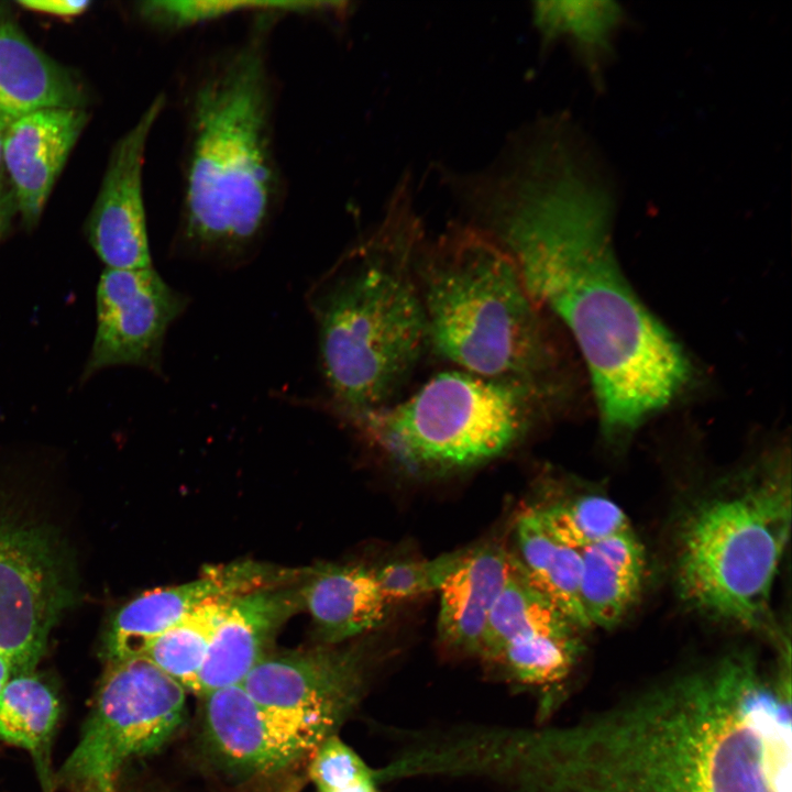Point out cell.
<instances>
[{
  "mask_svg": "<svg viewBox=\"0 0 792 792\" xmlns=\"http://www.w3.org/2000/svg\"><path fill=\"white\" fill-rule=\"evenodd\" d=\"M791 669L733 652L565 726L498 729L510 792H791Z\"/></svg>",
  "mask_w": 792,
  "mask_h": 792,
  "instance_id": "cell-1",
  "label": "cell"
},
{
  "mask_svg": "<svg viewBox=\"0 0 792 792\" xmlns=\"http://www.w3.org/2000/svg\"><path fill=\"white\" fill-rule=\"evenodd\" d=\"M548 185L502 206L487 230L515 262L535 304L557 317L586 364L601 430L629 439L689 386L693 367L617 263L605 202Z\"/></svg>",
  "mask_w": 792,
  "mask_h": 792,
  "instance_id": "cell-2",
  "label": "cell"
},
{
  "mask_svg": "<svg viewBox=\"0 0 792 792\" xmlns=\"http://www.w3.org/2000/svg\"><path fill=\"white\" fill-rule=\"evenodd\" d=\"M285 14L256 13L246 36L205 62L186 88L177 255L244 262L278 209L282 177L267 42L275 20Z\"/></svg>",
  "mask_w": 792,
  "mask_h": 792,
  "instance_id": "cell-3",
  "label": "cell"
},
{
  "mask_svg": "<svg viewBox=\"0 0 792 792\" xmlns=\"http://www.w3.org/2000/svg\"><path fill=\"white\" fill-rule=\"evenodd\" d=\"M420 238L405 183L381 226L307 292L330 406L346 421L391 404L428 348Z\"/></svg>",
  "mask_w": 792,
  "mask_h": 792,
  "instance_id": "cell-4",
  "label": "cell"
},
{
  "mask_svg": "<svg viewBox=\"0 0 792 792\" xmlns=\"http://www.w3.org/2000/svg\"><path fill=\"white\" fill-rule=\"evenodd\" d=\"M789 454L777 450L722 480L679 524L674 574L680 597L702 615L791 651L771 610L773 582L790 539Z\"/></svg>",
  "mask_w": 792,
  "mask_h": 792,
  "instance_id": "cell-5",
  "label": "cell"
},
{
  "mask_svg": "<svg viewBox=\"0 0 792 792\" xmlns=\"http://www.w3.org/2000/svg\"><path fill=\"white\" fill-rule=\"evenodd\" d=\"M416 270L428 348L459 370L559 394L542 310L490 232L450 229L421 246Z\"/></svg>",
  "mask_w": 792,
  "mask_h": 792,
  "instance_id": "cell-6",
  "label": "cell"
},
{
  "mask_svg": "<svg viewBox=\"0 0 792 792\" xmlns=\"http://www.w3.org/2000/svg\"><path fill=\"white\" fill-rule=\"evenodd\" d=\"M558 396L455 369L437 374L403 402L349 422L413 472H449L504 454Z\"/></svg>",
  "mask_w": 792,
  "mask_h": 792,
  "instance_id": "cell-7",
  "label": "cell"
},
{
  "mask_svg": "<svg viewBox=\"0 0 792 792\" xmlns=\"http://www.w3.org/2000/svg\"><path fill=\"white\" fill-rule=\"evenodd\" d=\"M34 493L0 480V656L12 675L33 672L78 590L70 538Z\"/></svg>",
  "mask_w": 792,
  "mask_h": 792,
  "instance_id": "cell-8",
  "label": "cell"
},
{
  "mask_svg": "<svg viewBox=\"0 0 792 792\" xmlns=\"http://www.w3.org/2000/svg\"><path fill=\"white\" fill-rule=\"evenodd\" d=\"M185 691L144 658L109 662L57 783L66 792H118L125 765L158 750L183 724Z\"/></svg>",
  "mask_w": 792,
  "mask_h": 792,
  "instance_id": "cell-9",
  "label": "cell"
},
{
  "mask_svg": "<svg viewBox=\"0 0 792 792\" xmlns=\"http://www.w3.org/2000/svg\"><path fill=\"white\" fill-rule=\"evenodd\" d=\"M187 304L153 267L106 268L97 287L96 333L81 378L114 365L161 373L166 332Z\"/></svg>",
  "mask_w": 792,
  "mask_h": 792,
  "instance_id": "cell-10",
  "label": "cell"
},
{
  "mask_svg": "<svg viewBox=\"0 0 792 792\" xmlns=\"http://www.w3.org/2000/svg\"><path fill=\"white\" fill-rule=\"evenodd\" d=\"M240 685L262 707L336 734L361 698L364 661L332 645L267 654Z\"/></svg>",
  "mask_w": 792,
  "mask_h": 792,
  "instance_id": "cell-11",
  "label": "cell"
},
{
  "mask_svg": "<svg viewBox=\"0 0 792 792\" xmlns=\"http://www.w3.org/2000/svg\"><path fill=\"white\" fill-rule=\"evenodd\" d=\"M204 728L213 752L248 773L280 771L314 750L331 734L326 728L267 710L240 684L202 696Z\"/></svg>",
  "mask_w": 792,
  "mask_h": 792,
  "instance_id": "cell-12",
  "label": "cell"
},
{
  "mask_svg": "<svg viewBox=\"0 0 792 792\" xmlns=\"http://www.w3.org/2000/svg\"><path fill=\"white\" fill-rule=\"evenodd\" d=\"M165 101L157 95L114 145L89 216L88 240L107 268L152 267L142 178L147 139Z\"/></svg>",
  "mask_w": 792,
  "mask_h": 792,
  "instance_id": "cell-13",
  "label": "cell"
},
{
  "mask_svg": "<svg viewBox=\"0 0 792 792\" xmlns=\"http://www.w3.org/2000/svg\"><path fill=\"white\" fill-rule=\"evenodd\" d=\"M297 572L255 562L210 566L199 579L143 593L111 618L105 637L109 662L141 658L150 644L208 600L287 585Z\"/></svg>",
  "mask_w": 792,
  "mask_h": 792,
  "instance_id": "cell-14",
  "label": "cell"
},
{
  "mask_svg": "<svg viewBox=\"0 0 792 792\" xmlns=\"http://www.w3.org/2000/svg\"><path fill=\"white\" fill-rule=\"evenodd\" d=\"M301 607L298 584L263 587L235 596L212 638L194 693L204 696L240 684L267 656L282 625Z\"/></svg>",
  "mask_w": 792,
  "mask_h": 792,
  "instance_id": "cell-15",
  "label": "cell"
},
{
  "mask_svg": "<svg viewBox=\"0 0 792 792\" xmlns=\"http://www.w3.org/2000/svg\"><path fill=\"white\" fill-rule=\"evenodd\" d=\"M86 121L80 108H46L24 114L7 128L3 165L26 224L38 220Z\"/></svg>",
  "mask_w": 792,
  "mask_h": 792,
  "instance_id": "cell-16",
  "label": "cell"
},
{
  "mask_svg": "<svg viewBox=\"0 0 792 792\" xmlns=\"http://www.w3.org/2000/svg\"><path fill=\"white\" fill-rule=\"evenodd\" d=\"M302 607L312 618L317 636L336 645L378 627L389 601L375 569L361 564H318L302 572L298 583Z\"/></svg>",
  "mask_w": 792,
  "mask_h": 792,
  "instance_id": "cell-17",
  "label": "cell"
},
{
  "mask_svg": "<svg viewBox=\"0 0 792 792\" xmlns=\"http://www.w3.org/2000/svg\"><path fill=\"white\" fill-rule=\"evenodd\" d=\"M513 565L502 547L471 550L439 590L438 634L452 651L480 657L491 610Z\"/></svg>",
  "mask_w": 792,
  "mask_h": 792,
  "instance_id": "cell-18",
  "label": "cell"
},
{
  "mask_svg": "<svg viewBox=\"0 0 792 792\" xmlns=\"http://www.w3.org/2000/svg\"><path fill=\"white\" fill-rule=\"evenodd\" d=\"M69 72L41 52L0 10V113L13 121L46 108H80Z\"/></svg>",
  "mask_w": 792,
  "mask_h": 792,
  "instance_id": "cell-19",
  "label": "cell"
},
{
  "mask_svg": "<svg viewBox=\"0 0 792 792\" xmlns=\"http://www.w3.org/2000/svg\"><path fill=\"white\" fill-rule=\"evenodd\" d=\"M581 558V598L590 625L613 628L639 598L645 548L630 528L584 548Z\"/></svg>",
  "mask_w": 792,
  "mask_h": 792,
  "instance_id": "cell-20",
  "label": "cell"
},
{
  "mask_svg": "<svg viewBox=\"0 0 792 792\" xmlns=\"http://www.w3.org/2000/svg\"><path fill=\"white\" fill-rule=\"evenodd\" d=\"M518 559L528 581L580 630L591 628L581 598V551L563 544L546 528L537 508L517 521Z\"/></svg>",
  "mask_w": 792,
  "mask_h": 792,
  "instance_id": "cell-21",
  "label": "cell"
},
{
  "mask_svg": "<svg viewBox=\"0 0 792 792\" xmlns=\"http://www.w3.org/2000/svg\"><path fill=\"white\" fill-rule=\"evenodd\" d=\"M582 632L527 579L513 556L510 574L491 610L480 658L490 663L508 644Z\"/></svg>",
  "mask_w": 792,
  "mask_h": 792,
  "instance_id": "cell-22",
  "label": "cell"
},
{
  "mask_svg": "<svg viewBox=\"0 0 792 792\" xmlns=\"http://www.w3.org/2000/svg\"><path fill=\"white\" fill-rule=\"evenodd\" d=\"M235 596L206 601L157 636L141 658L152 662L185 690L195 692L212 638Z\"/></svg>",
  "mask_w": 792,
  "mask_h": 792,
  "instance_id": "cell-23",
  "label": "cell"
},
{
  "mask_svg": "<svg viewBox=\"0 0 792 792\" xmlns=\"http://www.w3.org/2000/svg\"><path fill=\"white\" fill-rule=\"evenodd\" d=\"M58 700L33 672L11 675L0 692V739L36 750L52 734Z\"/></svg>",
  "mask_w": 792,
  "mask_h": 792,
  "instance_id": "cell-24",
  "label": "cell"
},
{
  "mask_svg": "<svg viewBox=\"0 0 792 792\" xmlns=\"http://www.w3.org/2000/svg\"><path fill=\"white\" fill-rule=\"evenodd\" d=\"M535 18L547 43L569 34L593 72L597 56L608 50L622 11L606 1H541L536 3Z\"/></svg>",
  "mask_w": 792,
  "mask_h": 792,
  "instance_id": "cell-25",
  "label": "cell"
},
{
  "mask_svg": "<svg viewBox=\"0 0 792 792\" xmlns=\"http://www.w3.org/2000/svg\"><path fill=\"white\" fill-rule=\"evenodd\" d=\"M537 512L557 540L580 551L632 528L626 513L615 502L601 495L581 496L537 508Z\"/></svg>",
  "mask_w": 792,
  "mask_h": 792,
  "instance_id": "cell-26",
  "label": "cell"
},
{
  "mask_svg": "<svg viewBox=\"0 0 792 792\" xmlns=\"http://www.w3.org/2000/svg\"><path fill=\"white\" fill-rule=\"evenodd\" d=\"M316 1L260 0H150L139 3L140 16L156 30L176 33L241 13L279 9L288 13H314Z\"/></svg>",
  "mask_w": 792,
  "mask_h": 792,
  "instance_id": "cell-27",
  "label": "cell"
},
{
  "mask_svg": "<svg viewBox=\"0 0 792 792\" xmlns=\"http://www.w3.org/2000/svg\"><path fill=\"white\" fill-rule=\"evenodd\" d=\"M311 756L309 773L318 792H381L376 769L337 734L324 739Z\"/></svg>",
  "mask_w": 792,
  "mask_h": 792,
  "instance_id": "cell-28",
  "label": "cell"
},
{
  "mask_svg": "<svg viewBox=\"0 0 792 792\" xmlns=\"http://www.w3.org/2000/svg\"><path fill=\"white\" fill-rule=\"evenodd\" d=\"M471 550H459L430 560L400 561L375 569L380 587L387 600L416 597L439 591L463 564Z\"/></svg>",
  "mask_w": 792,
  "mask_h": 792,
  "instance_id": "cell-29",
  "label": "cell"
},
{
  "mask_svg": "<svg viewBox=\"0 0 792 792\" xmlns=\"http://www.w3.org/2000/svg\"><path fill=\"white\" fill-rule=\"evenodd\" d=\"M16 3L24 9L58 15L74 16L85 12L90 1L87 0H20Z\"/></svg>",
  "mask_w": 792,
  "mask_h": 792,
  "instance_id": "cell-30",
  "label": "cell"
},
{
  "mask_svg": "<svg viewBox=\"0 0 792 792\" xmlns=\"http://www.w3.org/2000/svg\"><path fill=\"white\" fill-rule=\"evenodd\" d=\"M9 206L10 202L8 201V196L0 186V235L6 229L7 222L9 220Z\"/></svg>",
  "mask_w": 792,
  "mask_h": 792,
  "instance_id": "cell-31",
  "label": "cell"
},
{
  "mask_svg": "<svg viewBox=\"0 0 792 792\" xmlns=\"http://www.w3.org/2000/svg\"><path fill=\"white\" fill-rule=\"evenodd\" d=\"M12 672L7 660L0 656V692L11 678Z\"/></svg>",
  "mask_w": 792,
  "mask_h": 792,
  "instance_id": "cell-32",
  "label": "cell"
},
{
  "mask_svg": "<svg viewBox=\"0 0 792 792\" xmlns=\"http://www.w3.org/2000/svg\"><path fill=\"white\" fill-rule=\"evenodd\" d=\"M11 121H9L4 116L0 113V170L3 165V141L7 128L9 127Z\"/></svg>",
  "mask_w": 792,
  "mask_h": 792,
  "instance_id": "cell-33",
  "label": "cell"
}]
</instances>
